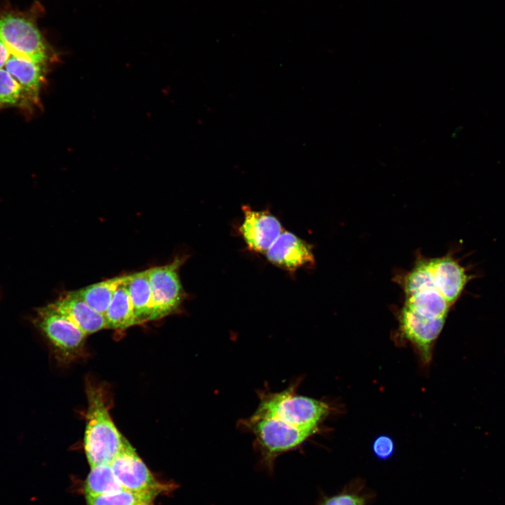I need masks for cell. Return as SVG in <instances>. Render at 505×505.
Segmentation results:
<instances>
[{
    "instance_id": "3",
    "label": "cell",
    "mask_w": 505,
    "mask_h": 505,
    "mask_svg": "<svg viewBox=\"0 0 505 505\" xmlns=\"http://www.w3.org/2000/svg\"><path fill=\"white\" fill-rule=\"evenodd\" d=\"M242 423L254 435L260 466L269 473H273L280 455L298 448L317 431L297 428L256 412Z\"/></svg>"
},
{
    "instance_id": "13",
    "label": "cell",
    "mask_w": 505,
    "mask_h": 505,
    "mask_svg": "<svg viewBox=\"0 0 505 505\" xmlns=\"http://www.w3.org/2000/svg\"><path fill=\"white\" fill-rule=\"evenodd\" d=\"M50 304L68 318L87 335L107 328L105 316L95 311L70 292L65 293Z\"/></svg>"
},
{
    "instance_id": "1",
    "label": "cell",
    "mask_w": 505,
    "mask_h": 505,
    "mask_svg": "<svg viewBox=\"0 0 505 505\" xmlns=\"http://www.w3.org/2000/svg\"><path fill=\"white\" fill-rule=\"evenodd\" d=\"M88 410L84 450L90 467L110 464L119 452L124 437L114 424L103 389L88 382Z\"/></svg>"
},
{
    "instance_id": "16",
    "label": "cell",
    "mask_w": 505,
    "mask_h": 505,
    "mask_svg": "<svg viewBox=\"0 0 505 505\" xmlns=\"http://www.w3.org/2000/svg\"><path fill=\"white\" fill-rule=\"evenodd\" d=\"M404 307L429 318H446L451 305L437 290L429 288L407 295Z\"/></svg>"
},
{
    "instance_id": "7",
    "label": "cell",
    "mask_w": 505,
    "mask_h": 505,
    "mask_svg": "<svg viewBox=\"0 0 505 505\" xmlns=\"http://www.w3.org/2000/svg\"><path fill=\"white\" fill-rule=\"evenodd\" d=\"M37 324L63 358L72 359L81 354L87 335L50 304L39 310Z\"/></svg>"
},
{
    "instance_id": "14",
    "label": "cell",
    "mask_w": 505,
    "mask_h": 505,
    "mask_svg": "<svg viewBox=\"0 0 505 505\" xmlns=\"http://www.w3.org/2000/svg\"><path fill=\"white\" fill-rule=\"evenodd\" d=\"M128 279L129 275L125 276L105 314L107 328L125 329L137 325L129 295Z\"/></svg>"
},
{
    "instance_id": "17",
    "label": "cell",
    "mask_w": 505,
    "mask_h": 505,
    "mask_svg": "<svg viewBox=\"0 0 505 505\" xmlns=\"http://www.w3.org/2000/svg\"><path fill=\"white\" fill-rule=\"evenodd\" d=\"M124 278L125 276L115 277L70 292L105 316L116 290Z\"/></svg>"
},
{
    "instance_id": "18",
    "label": "cell",
    "mask_w": 505,
    "mask_h": 505,
    "mask_svg": "<svg viewBox=\"0 0 505 505\" xmlns=\"http://www.w3.org/2000/svg\"><path fill=\"white\" fill-rule=\"evenodd\" d=\"M375 498V493L366 487L361 478L349 481L342 490L331 496H323L317 505H368Z\"/></svg>"
},
{
    "instance_id": "8",
    "label": "cell",
    "mask_w": 505,
    "mask_h": 505,
    "mask_svg": "<svg viewBox=\"0 0 505 505\" xmlns=\"http://www.w3.org/2000/svg\"><path fill=\"white\" fill-rule=\"evenodd\" d=\"M244 219L240 228L248 247L255 252H266L283 231L279 220L268 211H257L243 206Z\"/></svg>"
},
{
    "instance_id": "9",
    "label": "cell",
    "mask_w": 505,
    "mask_h": 505,
    "mask_svg": "<svg viewBox=\"0 0 505 505\" xmlns=\"http://www.w3.org/2000/svg\"><path fill=\"white\" fill-rule=\"evenodd\" d=\"M445 317L429 318L403 307L400 327L406 338L419 349L424 360L431 358L433 344L440 335Z\"/></svg>"
},
{
    "instance_id": "20",
    "label": "cell",
    "mask_w": 505,
    "mask_h": 505,
    "mask_svg": "<svg viewBox=\"0 0 505 505\" xmlns=\"http://www.w3.org/2000/svg\"><path fill=\"white\" fill-rule=\"evenodd\" d=\"M158 495L127 490L100 496H86L87 505H141L152 501Z\"/></svg>"
},
{
    "instance_id": "12",
    "label": "cell",
    "mask_w": 505,
    "mask_h": 505,
    "mask_svg": "<svg viewBox=\"0 0 505 505\" xmlns=\"http://www.w3.org/2000/svg\"><path fill=\"white\" fill-rule=\"evenodd\" d=\"M47 67V65L29 58L11 55L2 69L8 72L21 86L23 104H38Z\"/></svg>"
},
{
    "instance_id": "22",
    "label": "cell",
    "mask_w": 505,
    "mask_h": 505,
    "mask_svg": "<svg viewBox=\"0 0 505 505\" xmlns=\"http://www.w3.org/2000/svg\"><path fill=\"white\" fill-rule=\"evenodd\" d=\"M372 451L378 459H388L394 452V443L392 439L388 436H379L373 443Z\"/></svg>"
},
{
    "instance_id": "11",
    "label": "cell",
    "mask_w": 505,
    "mask_h": 505,
    "mask_svg": "<svg viewBox=\"0 0 505 505\" xmlns=\"http://www.w3.org/2000/svg\"><path fill=\"white\" fill-rule=\"evenodd\" d=\"M434 288L452 305L460 297L471 277L450 256L429 260Z\"/></svg>"
},
{
    "instance_id": "2",
    "label": "cell",
    "mask_w": 505,
    "mask_h": 505,
    "mask_svg": "<svg viewBox=\"0 0 505 505\" xmlns=\"http://www.w3.org/2000/svg\"><path fill=\"white\" fill-rule=\"evenodd\" d=\"M43 11L39 3L27 11L0 8V38L16 55L48 65L55 60L56 54L38 26Z\"/></svg>"
},
{
    "instance_id": "21",
    "label": "cell",
    "mask_w": 505,
    "mask_h": 505,
    "mask_svg": "<svg viewBox=\"0 0 505 505\" xmlns=\"http://www.w3.org/2000/svg\"><path fill=\"white\" fill-rule=\"evenodd\" d=\"M23 102V92L17 81L4 69H0V107Z\"/></svg>"
},
{
    "instance_id": "19",
    "label": "cell",
    "mask_w": 505,
    "mask_h": 505,
    "mask_svg": "<svg viewBox=\"0 0 505 505\" xmlns=\"http://www.w3.org/2000/svg\"><path fill=\"white\" fill-rule=\"evenodd\" d=\"M90 468L84 484L86 496L105 495L125 490L115 476L110 464H100Z\"/></svg>"
},
{
    "instance_id": "15",
    "label": "cell",
    "mask_w": 505,
    "mask_h": 505,
    "mask_svg": "<svg viewBox=\"0 0 505 505\" xmlns=\"http://www.w3.org/2000/svg\"><path fill=\"white\" fill-rule=\"evenodd\" d=\"M128 288L137 324L150 321L153 301L148 269L129 275Z\"/></svg>"
},
{
    "instance_id": "5",
    "label": "cell",
    "mask_w": 505,
    "mask_h": 505,
    "mask_svg": "<svg viewBox=\"0 0 505 505\" xmlns=\"http://www.w3.org/2000/svg\"><path fill=\"white\" fill-rule=\"evenodd\" d=\"M112 471L123 489L137 492L168 494L175 484L156 479L135 449L124 438L121 448L110 464Z\"/></svg>"
},
{
    "instance_id": "4",
    "label": "cell",
    "mask_w": 505,
    "mask_h": 505,
    "mask_svg": "<svg viewBox=\"0 0 505 505\" xmlns=\"http://www.w3.org/2000/svg\"><path fill=\"white\" fill-rule=\"evenodd\" d=\"M295 389L291 386L280 392L263 393L255 412L297 428L318 430V424L330 412L328 405L298 395Z\"/></svg>"
},
{
    "instance_id": "10",
    "label": "cell",
    "mask_w": 505,
    "mask_h": 505,
    "mask_svg": "<svg viewBox=\"0 0 505 505\" xmlns=\"http://www.w3.org/2000/svg\"><path fill=\"white\" fill-rule=\"evenodd\" d=\"M265 254L271 263L291 271L314 262L309 244L287 231L281 233Z\"/></svg>"
},
{
    "instance_id": "23",
    "label": "cell",
    "mask_w": 505,
    "mask_h": 505,
    "mask_svg": "<svg viewBox=\"0 0 505 505\" xmlns=\"http://www.w3.org/2000/svg\"><path fill=\"white\" fill-rule=\"evenodd\" d=\"M141 505H153V504H152V501H149V502L143 503Z\"/></svg>"
},
{
    "instance_id": "6",
    "label": "cell",
    "mask_w": 505,
    "mask_h": 505,
    "mask_svg": "<svg viewBox=\"0 0 505 505\" xmlns=\"http://www.w3.org/2000/svg\"><path fill=\"white\" fill-rule=\"evenodd\" d=\"M184 262V257H177L168 264L148 269L153 301L150 321L159 320L173 313L181 304L184 292L179 270Z\"/></svg>"
}]
</instances>
